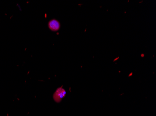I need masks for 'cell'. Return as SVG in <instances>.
<instances>
[{"label":"cell","instance_id":"6da1fadb","mask_svg":"<svg viewBox=\"0 0 156 116\" xmlns=\"http://www.w3.org/2000/svg\"><path fill=\"white\" fill-rule=\"evenodd\" d=\"M66 91L62 87L58 88L53 94V99L56 102H60L62 99L66 96Z\"/></svg>","mask_w":156,"mask_h":116},{"label":"cell","instance_id":"7a4b0ae2","mask_svg":"<svg viewBox=\"0 0 156 116\" xmlns=\"http://www.w3.org/2000/svg\"><path fill=\"white\" fill-rule=\"evenodd\" d=\"M48 27L52 31H57L59 30L60 28V24L59 22L57 20H51L48 23Z\"/></svg>","mask_w":156,"mask_h":116}]
</instances>
